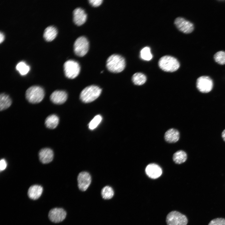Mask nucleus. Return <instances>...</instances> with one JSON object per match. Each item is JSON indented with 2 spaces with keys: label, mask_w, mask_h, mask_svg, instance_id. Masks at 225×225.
<instances>
[{
  "label": "nucleus",
  "mask_w": 225,
  "mask_h": 225,
  "mask_svg": "<svg viewBox=\"0 0 225 225\" xmlns=\"http://www.w3.org/2000/svg\"><path fill=\"white\" fill-rule=\"evenodd\" d=\"M132 80L134 84L141 85L145 82L147 78L144 74L141 72H137L133 75Z\"/></svg>",
  "instance_id": "22"
},
{
  "label": "nucleus",
  "mask_w": 225,
  "mask_h": 225,
  "mask_svg": "<svg viewBox=\"0 0 225 225\" xmlns=\"http://www.w3.org/2000/svg\"><path fill=\"white\" fill-rule=\"evenodd\" d=\"M67 98V94L65 91L56 90L51 94L50 96V99L54 104H61L66 102Z\"/></svg>",
  "instance_id": "14"
},
{
  "label": "nucleus",
  "mask_w": 225,
  "mask_h": 225,
  "mask_svg": "<svg viewBox=\"0 0 225 225\" xmlns=\"http://www.w3.org/2000/svg\"><path fill=\"white\" fill-rule=\"evenodd\" d=\"M91 181L90 174L86 172L79 173L78 177V186L79 189L82 191H86L89 186Z\"/></svg>",
  "instance_id": "11"
},
{
  "label": "nucleus",
  "mask_w": 225,
  "mask_h": 225,
  "mask_svg": "<svg viewBox=\"0 0 225 225\" xmlns=\"http://www.w3.org/2000/svg\"><path fill=\"white\" fill-rule=\"evenodd\" d=\"M208 225H225V219L218 218L212 220Z\"/></svg>",
  "instance_id": "28"
},
{
  "label": "nucleus",
  "mask_w": 225,
  "mask_h": 225,
  "mask_svg": "<svg viewBox=\"0 0 225 225\" xmlns=\"http://www.w3.org/2000/svg\"><path fill=\"white\" fill-rule=\"evenodd\" d=\"M187 153L183 151L180 150L175 152L173 156V161L176 164H180L184 162L187 160Z\"/></svg>",
  "instance_id": "21"
},
{
  "label": "nucleus",
  "mask_w": 225,
  "mask_h": 225,
  "mask_svg": "<svg viewBox=\"0 0 225 225\" xmlns=\"http://www.w3.org/2000/svg\"><path fill=\"white\" fill-rule=\"evenodd\" d=\"M43 190V188L40 185H32L30 187L28 190V196L31 199L37 200L42 195Z\"/></svg>",
  "instance_id": "16"
},
{
  "label": "nucleus",
  "mask_w": 225,
  "mask_h": 225,
  "mask_svg": "<svg viewBox=\"0 0 225 225\" xmlns=\"http://www.w3.org/2000/svg\"><path fill=\"white\" fill-rule=\"evenodd\" d=\"M63 68L66 77L71 79L76 78L79 74L80 71L79 63L72 60L66 61L63 65Z\"/></svg>",
  "instance_id": "5"
},
{
  "label": "nucleus",
  "mask_w": 225,
  "mask_h": 225,
  "mask_svg": "<svg viewBox=\"0 0 225 225\" xmlns=\"http://www.w3.org/2000/svg\"><path fill=\"white\" fill-rule=\"evenodd\" d=\"M106 66L107 69L110 72L113 73L120 72L125 67V59L119 55H112L107 59Z\"/></svg>",
  "instance_id": "1"
},
{
  "label": "nucleus",
  "mask_w": 225,
  "mask_h": 225,
  "mask_svg": "<svg viewBox=\"0 0 225 225\" xmlns=\"http://www.w3.org/2000/svg\"><path fill=\"white\" fill-rule=\"evenodd\" d=\"M7 163L6 160L4 159L1 160L0 161V171H2L5 170L7 167Z\"/></svg>",
  "instance_id": "30"
},
{
  "label": "nucleus",
  "mask_w": 225,
  "mask_h": 225,
  "mask_svg": "<svg viewBox=\"0 0 225 225\" xmlns=\"http://www.w3.org/2000/svg\"><path fill=\"white\" fill-rule=\"evenodd\" d=\"M101 92L102 89L98 86H89L82 91L80 94V98L84 103L90 102L97 98Z\"/></svg>",
  "instance_id": "3"
},
{
  "label": "nucleus",
  "mask_w": 225,
  "mask_h": 225,
  "mask_svg": "<svg viewBox=\"0 0 225 225\" xmlns=\"http://www.w3.org/2000/svg\"><path fill=\"white\" fill-rule=\"evenodd\" d=\"M53 152L49 148L42 149L39 152V157L40 161L43 163L47 164L51 162L53 158Z\"/></svg>",
  "instance_id": "15"
},
{
  "label": "nucleus",
  "mask_w": 225,
  "mask_h": 225,
  "mask_svg": "<svg viewBox=\"0 0 225 225\" xmlns=\"http://www.w3.org/2000/svg\"><path fill=\"white\" fill-rule=\"evenodd\" d=\"M102 119V117L100 115H96L89 123V128L91 130L95 129L100 123Z\"/></svg>",
  "instance_id": "27"
},
{
  "label": "nucleus",
  "mask_w": 225,
  "mask_h": 225,
  "mask_svg": "<svg viewBox=\"0 0 225 225\" xmlns=\"http://www.w3.org/2000/svg\"><path fill=\"white\" fill-rule=\"evenodd\" d=\"M102 198L105 199H109L113 197L114 192L112 188L109 186L104 187L101 192Z\"/></svg>",
  "instance_id": "23"
},
{
  "label": "nucleus",
  "mask_w": 225,
  "mask_h": 225,
  "mask_svg": "<svg viewBox=\"0 0 225 225\" xmlns=\"http://www.w3.org/2000/svg\"><path fill=\"white\" fill-rule=\"evenodd\" d=\"M4 34L1 32L0 33V42L1 43L4 40Z\"/></svg>",
  "instance_id": "31"
},
{
  "label": "nucleus",
  "mask_w": 225,
  "mask_h": 225,
  "mask_svg": "<svg viewBox=\"0 0 225 225\" xmlns=\"http://www.w3.org/2000/svg\"><path fill=\"white\" fill-rule=\"evenodd\" d=\"M215 61L220 65L225 64V52L221 51L217 52L214 55Z\"/></svg>",
  "instance_id": "26"
},
{
  "label": "nucleus",
  "mask_w": 225,
  "mask_h": 225,
  "mask_svg": "<svg viewBox=\"0 0 225 225\" xmlns=\"http://www.w3.org/2000/svg\"><path fill=\"white\" fill-rule=\"evenodd\" d=\"M67 213L62 208H56L52 209L49 212L48 217L49 220L54 223L62 221L66 218Z\"/></svg>",
  "instance_id": "10"
},
{
  "label": "nucleus",
  "mask_w": 225,
  "mask_h": 225,
  "mask_svg": "<svg viewBox=\"0 0 225 225\" xmlns=\"http://www.w3.org/2000/svg\"><path fill=\"white\" fill-rule=\"evenodd\" d=\"M145 172L149 177L155 179L161 176L162 171L161 168L158 165L155 163H150L146 167Z\"/></svg>",
  "instance_id": "12"
},
{
  "label": "nucleus",
  "mask_w": 225,
  "mask_h": 225,
  "mask_svg": "<svg viewBox=\"0 0 225 225\" xmlns=\"http://www.w3.org/2000/svg\"><path fill=\"white\" fill-rule=\"evenodd\" d=\"M174 23L179 30L185 33H190L194 29L193 23L182 17L176 18Z\"/></svg>",
  "instance_id": "9"
},
{
  "label": "nucleus",
  "mask_w": 225,
  "mask_h": 225,
  "mask_svg": "<svg viewBox=\"0 0 225 225\" xmlns=\"http://www.w3.org/2000/svg\"><path fill=\"white\" fill-rule=\"evenodd\" d=\"M73 13V22L77 26H81L86 22L87 14L83 9L77 8L74 10Z\"/></svg>",
  "instance_id": "13"
},
{
  "label": "nucleus",
  "mask_w": 225,
  "mask_h": 225,
  "mask_svg": "<svg viewBox=\"0 0 225 225\" xmlns=\"http://www.w3.org/2000/svg\"><path fill=\"white\" fill-rule=\"evenodd\" d=\"M16 69L22 75L27 74L30 70V67L25 62L22 61L18 63L16 66Z\"/></svg>",
  "instance_id": "24"
},
{
  "label": "nucleus",
  "mask_w": 225,
  "mask_h": 225,
  "mask_svg": "<svg viewBox=\"0 0 225 225\" xmlns=\"http://www.w3.org/2000/svg\"><path fill=\"white\" fill-rule=\"evenodd\" d=\"M159 68L166 72H172L177 70L180 67V63L175 58L169 55L162 57L159 60Z\"/></svg>",
  "instance_id": "2"
},
{
  "label": "nucleus",
  "mask_w": 225,
  "mask_h": 225,
  "mask_svg": "<svg viewBox=\"0 0 225 225\" xmlns=\"http://www.w3.org/2000/svg\"><path fill=\"white\" fill-rule=\"evenodd\" d=\"M164 137L167 142L170 143H175L179 139V132L176 129L170 128L166 132Z\"/></svg>",
  "instance_id": "17"
},
{
  "label": "nucleus",
  "mask_w": 225,
  "mask_h": 225,
  "mask_svg": "<svg viewBox=\"0 0 225 225\" xmlns=\"http://www.w3.org/2000/svg\"><path fill=\"white\" fill-rule=\"evenodd\" d=\"M44 92L41 87L37 86H32L26 90L25 96L30 103L35 104L40 102L44 97Z\"/></svg>",
  "instance_id": "4"
},
{
  "label": "nucleus",
  "mask_w": 225,
  "mask_h": 225,
  "mask_svg": "<svg viewBox=\"0 0 225 225\" xmlns=\"http://www.w3.org/2000/svg\"><path fill=\"white\" fill-rule=\"evenodd\" d=\"M213 82L209 77L203 76L199 77L196 81V87L198 90L202 93H208L212 89Z\"/></svg>",
  "instance_id": "8"
},
{
  "label": "nucleus",
  "mask_w": 225,
  "mask_h": 225,
  "mask_svg": "<svg viewBox=\"0 0 225 225\" xmlns=\"http://www.w3.org/2000/svg\"><path fill=\"white\" fill-rule=\"evenodd\" d=\"M12 100L8 95L2 93L0 96V110L2 111L8 108L12 104Z\"/></svg>",
  "instance_id": "20"
},
{
  "label": "nucleus",
  "mask_w": 225,
  "mask_h": 225,
  "mask_svg": "<svg viewBox=\"0 0 225 225\" xmlns=\"http://www.w3.org/2000/svg\"><path fill=\"white\" fill-rule=\"evenodd\" d=\"M89 48V42L84 36H81L78 38L74 44V53L79 57H82L85 55L88 52Z\"/></svg>",
  "instance_id": "6"
},
{
  "label": "nucleus",
  "mask_w": 225,
  "mask_h": 225,
  "mask_svg": "<svg viewBox=\"0 0 225 225\" xmlns=\"http://www.w3.org/2000/svg\"><path fill=\"white\" fill-rule=\"evenodd\" d=\"M140 56L143 60L149 61L152 58V55L151 52L150 48L148 47L143 48L140 51Z\"/></svg>",
  "instance_id": "25"
},
{
  "label": "nucleus",
  "mask_w": 225,
  "mask_h": 225,
  "mask_svg": "<svg viewBox=\"0 0 225 225\" xmlns=\"http://www.w3.org/2000/svg\"><path fill=\"white\" fill-rule=\"evenodd\" d=\"M89 2L94 7H97L100 6L102 3V0H89Z\"/></svg>",
  "instance_id": "29"
},
{
  "label": "nucleus",
  "mask_w": 225,
  "mask_h": 225,
  "mask_svg": "<svg viewBox=\"0 0 225 225\" xmlns=\"http://www.w3.org/2000/svg\"><path fill=\"white\" fill-rule=\"evenodd\" d=\"M57 32V30L55 27L48 26L44 30L43 37L47 41H52L56 38Z\"/></svg>",
  "instance_id": "18"
},
{
  "label": "nucleus",
  "mask_w": 225,
  "mask_h": 225,
  "mask_svg": "<svg viewBox=\"0 0 225 225\" xmlns=\"http://www.w3.org/2000/svg\"><path fill=\"white\" fill-rule=\"evenodd\" d=\"M222 136L223 140L225 142V129H224L222 132Z\"/></svg>",
  "instance_id": "32"
},
{
  "label": "nucleus",
  "mask_w": 225,
  "mask_h": 225,
  "mask_svg": "<svg viewBox=\"0 0 225 225\" xmlns=\"http://www.w3.org/2000/svg\"><path fill=\"white\" fill-rule=\"evenodd\" d=\"M166 221L168 225H186L188 220L185 215L178 212L172 211L167 215Z\"/></svg>",
  "instance_id": "7"
},
{
  "label": "nucleus",
  "mask_w": 225,
  "mask_h": 225,
  "mask_svg": "<svg viewBox=\"0 0 225 225\" xmlns=\"http://www.w3.org/2000/svg\"><path fill=\"white\" fill-rule=\"evenodd\" d=\"M59 122V119L58 116L55 114H52L46 118L45 120V125L47 128L53 129L57 126Z\"/></svg>",
  "instance_id": "19"
}]
</instances>
